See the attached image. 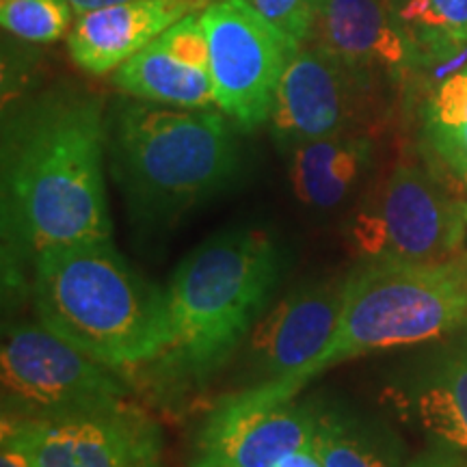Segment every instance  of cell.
Instances as JSON below:
<instances>
[{
  "mask_svg": "<svg viewBox=\"0 0 467 467\" xmlns=\"http://www.w3.org/2000/svg\"><path fill=\"white\" fill-rule=\"evenodd\" d=\"M102 98L57 87L5 119L3 219L26 254L110 241Z\"/></svg>",
  "mask_w": 467,
  "mask_h": 467,
  "instance_id": "obj_1",
  "label": "cell"
},
{
  "mask_svg": "<svg viewBox=\"0 0 467 467\" xmlns=\"http://www.w3.org/2000/svg\"><path fill=\"white\" fill-rule=\"evenodd\" d=\"M284 255L271 232L230 227L186 254L165 292V340L141 370L165 385L208 381L268 307Z\"/></svg>",
  "mask_w": 467,
  "mask_h": 467,
  "instance_id": "obj_2",
  "label": "cell"
},
{
  "mask_svg": "<svg viewBox=\"0 0 467 467\" xmlns=\"http://www.w3.org/2000/svg\"><path fill=\"white\" fill-rule=\"evenodd\" d=\"M110 171L128 214L169 225L225 191L241 171L238 128L221 109H175L121 98L107 115Z\"/></svg>",
  "mask_w": 467,
  "mask_h": 467,
  "instance_id": "obj_3",
  "label": "cell"
},
{
  "mask_svg": "<svg viewBox=\"0 0 467 467\" xmlns=\"http://www.w3.org/2000/svg\"><path fill=\"white\" fill-rule=\"evenodd\" d=\"M39 323L113 370L145 368L165 340V292L110 241L57 244L33 266Z\"/></svg>",
  "mask_w": 467,
  "mask_h": 467,
  "instance_id": "obj_4",
  "label": "cell"
},
{
  "mask_svg": "<svg viewBox=\"0 0 467 467\" xmlns=\"http://www.w3.org/2000/svg\"><path fill=\"white\" fill-rule=\"evenodd\" d=\"M467 327V255L446 262H359L347 275L336 334L317 359L277 383L254 385L271 400L295 399L325 370L379 350L413 347Z\"/></svg>",
  "mask_w": 467,
  "mask_h": 467,
  "instance_id": "obj_5",
  "label": "cell"
},
{
  "mask_svg": "<svg viewBox=\"0 0 467 467\" xmlns=\"http://www.w3.org/2000/svg\"><path fill=\"white\" fill-rule=\"evenodd\" d=\"M465 232L467 202L411 162L368 184L342 223L359 262H446L461 255Z\"/></svg>",
  "mask_w": 467,
  "mask_h": 467,
  "instance_id": "obj_6",
  "label": "cell"
},
{
  "mask_svg": "<svg viewBox=\"0 0 467 467\" xmlns=\"http://www.w3.org/2000/svg\"><path fill=\"white\" fill-rule=\"evenodd\" d=\"M3 418L28 420L126 402V383L48 327L11 325L0 348Z\"/></svg>",
  "mask_w": 467,
  "mask_h": 467,
  "instance_id": "obj_7",
  "label": "cell"
},
{
  "mask_svg": "<svg viewBox=\"0 0 467 467\" xmlns=\"http://www.w3.org/2000/svg\"><path fill=\"white\" fill-rule=\"evenodd\" d=\"M217 109L241 132L268 124L277 87L299 46L247 0H213L202 11Z\"/></svg>",
  "mask_w": 467,
  "mask_h": 467,
  "instance_id": "obj_8",
  "label": "cell"
},
{
  "mask_svg": "<svg viewBox=\"0 0 467 467\" xmlns=\"http://www.w3.org/2000/svg\"><path fill=\"white\" fill-rule=\"evenodd\" d=\"M35 467H161V429L130 402L7 420Z\"/></svg>",
  "mask_w": 467,
  "mask_h": 467,
  "instance_id": "obj_9",
  "label": "cell"
},
{
  "mask_svg": "<svg viewBox=\"0 0 467 467\" xmlns=\"http://www.w3.org/2000/svg\"><path fill=\"white\" fill-rule=\"evenodd\" d=\"M375 83L361 78L317 46L290 58L277 87L268 130L282 154L296 145L347 132H368Z\"/></svg>",
  "mask_w": 467,
  "mask_h": 467,
  "instance_id": "obj_10",
  "label": "cell"
},
{
  "mask_svg": "<svg viewBox=\"0 0 467 467\" xmlns=\"http://www.w3.org/2000/svg\"><path fill=\"white\" fill-rule=\"evenodd\" d=\"M317 407L244 388L221 399L197 429L191 467H275L314 440Z\"/></svg>",
  "mask_w": 467,
  "mask_h": 467,
  "instance_id": "obj_11",
  "label": "cell"
},
{
  "mask_svg": "<svg viewBox=\"0 0 467 467\" xmlns=\"http://www.w3.org/2000/svg\"><path fill=\"white\" fill-rule=\"evenodd\" d=\"M344 288L347 277L301 284L262 312L241 347L247 388L282 381L323 353L340 320Z\"/></svg>",
  "mask_w": 467,
  "mask_h": 467,
  "instance_id": "obj_12",
  "label": "cell"
},
{
  "mask_svg": "<svg viewBox=\"0 0 467 467\" xmlns=\"http://www.w3.org/2000/svg\"><path fill=\"white\" fill-rule=\"evenodd\" d=\"M121 93L175 109H217L202 11L182 17L113 72Z\"/></svg>",
  "mask_w": 467,
  "mask_h": 467,
  "instance_id": "obj_13",
  "label": "cell"
},
{
  "mask_svg": "<svg viewBox=\"0 0 467 467\" xmlns=\"http://www.w3.org/2000/svg\"><path fill=\"white\" fill-rule=\"evenodd\" d=\"M307 44L375 85L418 67L385 0H320Z\"/></svg>",
  "mask_w": 467,
  "mask_h": 467,
  "instance_id": "obj_14",
  "label": "cell"
},
{
  "mask_svg": "<svg viewBox=\"0 0 467 467\" xmlns=\"http://www.w3.org/2000/svg\"><path fill=\"white\" fill-rule=\"evenodd\" d=\"M213 0H126L76 16L67 33L74 66L107 76L159 39L182 17L203 11Z\"/></svg>",
  "mask_w": 467,
  "mask_h": 467,
  "instance_id": "obj_15",
  "label": "cell"
},
{
  "mask_svg": "<svg viewBox=\"0 0 467 467\" xmlns=\"http://www.w3.org/2000/svg\"><path fill=\"white\" fill-rule=\"evenodd\" d=\"M295 197L314 213H336L358 197L375 162L370 132L317 139L285 151Z\"/></svg>",
  "mask_w": 467,
  "mask_h": 467,
  "instance_id": "obj_16",
  "label": "cell"
},
{
  "mask_svg": "<svg viewBox=\"0 0 467 467\" xmlns=\"http://www.w3.org/2000/svg\"><path fill=\"white\" fill-rule=\"evenodd\" d=\"M420 150L437 178L467 195V67L446 74L420 107Z\"/></svg>",
  "mask_w": 467,
  "mask_h": 467,
  "instance_id": "obj_17",
  "label": "cell"
},
{
  "mask_svg": "<svg viewBox=\"0 0 467 467\" xmlns=\"http://www.w3.org/2000/svg\"><path fill=\"white\" fill-rule=\"evenodd\" d=\"M418 67L463 66L467 55V0H385ZM467 67V66H463Z\"/></svg>",
  "mask_w": 467,
  "mask_h": 467,
  "instance_id": "obj_18",
  "label": "cell"
},
{
  "mask_svg": "<svg viewBox=\"0 0 467 467\" xmlns=\"http://www.w3.org/2000/svg\"><path fill=\"white\" fill-rule=\"evenodd\" d=\"M312 441L325 467H402L399 440L344 409H317Z\"/></svg>",
  "mask_w": 467,
  "mask_h": 467,
  "instance_id": "obj_19",
  "label": "cell"
},
{
  "mask_svg": "<svg viewBox=\"0 0 467 467\" xmlns=\"http://www.w3.org/2000/svg\"><path fill=\"white\" fill-rule=\"evenodd\" d=\"M413 413L426 433L467 457V347L426 375L413 399Z\"/></svg>",
  "mask_w": 467,
  "mask_h": 467,
  "instance_id": "obj_20",
  "label": "cell"
},
{
  "mask_svg": "<svg viewBox=\"0 0 467 467\" xmlns=\"http://www.w3.org/2000/svg\"><path fill=\"white\" fill-rule=\"evenodd\" d=\"M69 0H0L3 31L31 44H52L74 25Z\"/></svg>",
  "mask_w": 467,
  "mask_h": 467,
  "instance_id": "obj_21",
  "label": "cell"
},
{
  "mask_svg": "<svg viewBox=\"0 0 467 467\" xmlns=\"http://www.w3.org/2000/svg\"><path fill=\"white\" fill-rule=\"evenodd\" d=\"M247 3L292 44L301 48L309 42L320 0H247Z\"/></svg>",
  "mask_w": 467,
  "mask_h": 467,
  "instance_id": "obj_22",
  "label": "cell"
},
{
  "mask_svg": "<svg viewBox=\"0 0 467 467\" xmlns=\"http://www.w3.org/2000/svg\"><path fill=\"white\" fill-rule=\"evenodd\" d=\"M0 467H35L33 459L28 457L26 448L20 440L11 433L9 429H3V441H0Z\"/></svg>",
  "mask_w": 467,
  "mask_h": 467,
  "instance_id": "obj_23",
  "label": "cell"
},
{
  "mask_svg": "<svg viewBox=\"0 0 467 467\" xmlns=\"http://www.w3.org/2000/svg\"><path fill=\"white\" fill-rule=\"evenodd\" d=\"M275 467H325V465L318 457L314 441H309L303 448H299V451L288 454L284 461H279Z\"/></svg>",
  "mask_w": 467,
  "mask_h": 467,
  "instance_id": "obj_24",
  "label": "cell"
},
{
  "mask_svg": "<svg viewBox=\"0 0 467 467\" xmlns=\"http://www.w3.org/2000/svg\"><path fill=\"white\" fill-rule=\"evenodd\" d=\"M402 467H463V463H461L459 457H454V454L431 452V454H424V457H418L416 461H411V463Z\"/></svg>",
  "mask_w": 467,
  "mask_h": 467,
  "instance_id": "obj_25",
  "label": "cell"
},
{
  "mask_svg": "<svg viewBox=\"0 0 467 467\" xmlns=\"http://www.w3.org/2000/svg\"><path fill=\"white\" fill-rule=\"evenodd\" d=\"M69 3H72L76 16H78V14H85V11H91V9L109 7V5H117V3H126V0H69Z\"/></svg>",
  "mask_w": 467,
  "mask_h": 467,
  "instance_id": "obj_26",
  "label": "cell"
}]
</instances>
